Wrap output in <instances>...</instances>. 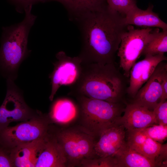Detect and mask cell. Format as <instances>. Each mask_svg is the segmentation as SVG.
<instances>
[{
    "instance_id": "1",
    "label": "cell",
    "mask_w": 167,
    "mask_h": 167,
    "mask_svg": "<svg viewBox=\"0 0 167 167\" xmlns=\"http://www.w3.org/2000/svg\"><path fill=\"white\" fill-rule=\"evenodd\" d=\"M125 17L107 5L71 18L81 32L82 45L79 56L83 63H115L122 36L127 29Z\"/></svg>"
},
{
    "instance_id": "2",
    "label": "cell",
    "mask_w": 167,
    "mask_h": 167,
    "mask_svg": "<svg viewBox=\"0 0 167 167\" xmlns=\"http://www.w3.org/2000/svg\"><path fill=\"white\" fill-rule=\"evenodd\" d=\"M126 78L115 63H84L77 81L71 86L70 94L114 103L126 104Z\"/></svg>"
},
{
    "instance_id": "3",
    "label": "cell",
    "mask_w": 167,
    "mask_h": 167,
    "mask_svg": "<svg viewBox=\"0 0 167 167\" xmlns=\"http://www.w3.org/2000/svg\"><path fill=\"white\" fill-rule=\"evenodd\" d=\"M32 6L26 8L21 22L3 27L0 48V70L7 79L14 80L19 67L29 55L28 37L36 16L31 13Z\"/></svg>"
},
{
    "instance_id": "4",
    "label": "cell",
    "mask_w": 167,
    "mask_h": 167,
    "mask_svg": "<svg viewBox=\"0 0 167 167\" xmlns=\"http://www.w3.org/2000/svg\"><path fill=\"white\" fill-rule=\"evenodd\" d=\"M75 96L80 112L81 127L96 138L116 122L125 108L123 103H112L84 96Z\"/></svg>"
},
{
    "instance_id": "5",
    "label": "cell",
    "mask_w": 167,
    "mask_h": 167,
    "mask_svg": "<svg viewBox=\"0 0 167 167\" xmlns=\"http://www.w3.org/2000/svg\"><path fill=\"white\" fill-rule=\"evenodd\" d=\"M55 136L65 153L67 167H79L83 161L95 157L96 138L81 127L62 130Z\"/></svg>"
},
{
    "instance_id": "6",
    "label": "cell",
    "mask_w": 167,
    "mask_h": 167,
    "mask_svg": "<svg viewBox=\"0 0 167 167\" xmlns=\"http://www.w3.org/2000/svg\"><path fill=\"white\" fill-rule=\"evenodd\" d=\"M158 28H136L128 25L123 35L117 53L120 59V67L126 78L130 76V70L141 55L145 45L151 39Z\"/></svg>"
},
{
    "instance_id": "7",
    "label": "cell",
    "mask_w": 167,
    "mask_h": 167,
    "mask_svg": "<svg viewBox=\"0 0 167 167\" xmlns=\"http://www.w3.org/2000/svg\"><path fill=\"white\" fill-rule=\"evenodd\" d=\"M51 121L49 116L36 115L29 121L7 126L0 131V137L6 146L12 148L18 145L46 138Z\"/></svg>"
},
{
    "instance_id": "8",
    "label": "cell",
    "mask_w": 167,
    "mask_h": 167,
    "mask_svg": "<svg viewBox=\"0 0 167 167\" xmlns=\"http://www.w3.org/2000/svg\"><path fill=\"white\" fill-rule=\"evenodd\" d=\"M7 92L0 107V131L13 122L26 121L37 115L25 103L14 80L7 79Z\"/></svg>"
},
{
    "instance_id": "9",
    "label": "cell",
    "mask_w": 167,
    "mask_h": 167,
    "mask_svg": "<svg viewBox=\"0 0 167 167\" xmlns=\"http://www.w3.org/2000/svg\"><path fill=\"white\" fill-rule=\"evenodd\" d=\"M56 57L57 60L54 63V70L49 76L51 84L49 99L51 101L61 86H71L75 83L81 74L83 65L79 56L71 57L63 51L58 53Z\"/></svg>"
},
{
    "instance_id": "10",
    "label": "cell",
    "mask_w": 167,
    "mask_h": 167,
    "mask_svg": "<svg viewBox=\"0 0 167 167\" xmlns=\"http://www.w3.org/2000/svg\"><path fill=\"white\" fill-rule=\"evenodd\" d=\"M127 144L154 162L156 167L167 165V144H162L147 135L141 129L127 130Z\"/></svg>"
},
{
    "instance_id": "11",
    "label": "cell",
    "mask_w": 167,
    "mask_h": 167,
    "mask_svg": "<svg viewBox=\"0 0 167 167\" xmlns=\"http://www.w3.org/2000/svg\"><path fill=\"white\" fill-rule=\"evenodd\" d=\"M166 68V63L163 61L160 62L144 85L139 90L132 99L131 103L153 111L161 101L162 94V76L163 71Z\"/></svg>"
},
{
    "instance_id": "12",
    "label": "cell",
    "mask_w": 167,
    "mask_h": 167,
    "mask_svg": "<svg viewBox=\"0 0 167 167\" xmlns=\"http://www.w3.org/2000/svg\"><path fill=\"white\" fill-rule=\"evenodd\" d=\"M167 60V58L164 54H160L146 56L144 59L136 62L130 71L129 84L127 89V94L133 98L150 78L157 65Z\"/></svg>"
},
{
    "instance_id": "13",
    "label": "cell",
    "mask_w": 167,
    "mask_h": 167,
    "mask_svg": "<svg viewBox=\"0 0 167 167\" xmlns=\"http://www.w3.org/2000/svg\"><path fill=\"white\" fill-rule=\"evenodd\" d=\"M125 130L122 125L116 121L104 131L94 145L95 157L113 156L126 142Z\"/></svg>"
},
{
    "instance_id": "14",
    "label": "cell",
    "mask_w": 167,
    "mask_h": 167,
    "mask_svg": "<svg viewBox=\"0 0 167 167\" xmlns=\"http://www.w3.org/2000/svg\"><path fill=\"white\" fill-rule=\"evenodd\" d=\"M124 114L117 120L127 130L141 129L157 124L152 111L132 103L126 104Z\"/></svg>"
},
{
    "instance_id": "15",
    "label": "cell",
    "mask_w": 167,
    "mask_h": 167,
    "mask_svg": "<svg viewBox=\"0 0 167 167\" xmlns=\"http://www.w3.org/2000/svg\"><path fill=\"white\" fill-rule=\"evenodd\" d=\"M48 136L12 148L10 155L14 167H33Z\"/></svg>"
},
{
    "instance_id": "16",
    "label": "cell",
    "mask_w": 167,
    "mask_h": 167,
    "mask_svg": "<svg viewBox=\"0 0 167 167\" xmlns=\"http://www.w3.org/2000/svg\"><path fill=\"white\" fill-rule=\"evenodd\" d=\"M67 167L64 151L55 136L49 135L37 158L35 167Z\"/></svg>"
},
{
    "instance_id": "17",
    "label": "cell",
    "mask_w": 167,
    "mask_h": 167,
    "mask_svg": "<svg viewBox=\"0 0 167 167\" xmlns=\"http://www.w3.org/2000/svg\"><path fill=\"white\" fill-rule=\"evenodd\" d=\"M153 6L150 5L145 10L136 6L131 10L125 17V23L128 25L143 28H160L162 31H167V24L159 17L158 14L153 11Z\"/></svg>"
},
{
    "instance_id": "18",
    "label": "cell",
    "mask_w": 167,
    "mask_h": 167,
    "mask_svg": "<svg viewBox=\"0 0 167 167\" xmlns=\"http://www.w3.org/2000/svg\"><path fill=\"white\" fill-rule=\"evenodd\" d=\"M117 167H156L152 160L131 147L126 142L113 155Z\"/></svg>"
},
{
    "instance_id": "19",
    "label": "cell",
    "mask_w": 167,
    "mask_h": 167,
    "mask_svg": "<svg viewBox=\"0 0 167 167\" xmlns=\"http://www.w3.org/2000/svg\"><path fill=\"white\" fill-rule=\"evenodd\" d=\"M77 112V107L72 101L67 98H61L54 103L49 116L51 121L65 124L73 120Z\"/></svg>"
},
{
    "instance_id": "20",
    "label": "cell",
    "mask_w": 167,
    "mask_h": 167,
    "mask_svg": "<svg viewBox=\"0 0 167 167\" xmlns=\"http://www.w3.org/2000/svg\"><path fill=\"white\" fill-rule=\"evenodd\" d=\"M62 4L69 11L71 17L87 11L103 9L107 6L106 0H51Z\"/></svg>"
},
{
    "instance_id": "21",
    "label": "cell",
    "mask_w": 167,
    "mask_h": 167,
    "mask_svg": "<svg viewBox=\"0 0 167 167\" xmlns=\"http://www.w3.org/2000/svg\"><path fill=\"white\" fill-rule=\"evenodd\" d=\"M167 52V31L157 30L148 42L142 53L144 56L164 54Z\"/></svg>"
},
{
    "instance_id": "22",
    "label": "cell",
    "mask_w": 167,
    "mask_h": 167,
    "mask_svg": "<svg viewBox=\"0 0 167 167\" xmlns=\"http://www.w3.org/2000/svg\"><path fill=\"white\" fill-rule=\"evenodd\" d=\"M79 167H117V162L113 156L106 157H94L83 161Z\"/></svg>"
},
{
    "instance_id": "23",
    "label": "cell",
    "mask_w": 167,
    "mask_h": 167,
    "mask_svg": "<svg viewBox=\"0 0 167 167\" xmlns=\"http://www.w3.org/2000/svg\"><path fill=\"white\" fill-rule=\"evenodd\" d=\"M108 7L125 16L131 9L137 6L136 0H106Z\"/></svg>"
},
{
    "instance_id": "24",
    "label": "cell",
    "mask_w": 167,
    "mask_h": 167,
    "mask_svg": "<svg viewBox=\"0 0 167 167\" xmlns=\"http://www.w3.org/2000/svg\"><path fill=\"white\" fill-rule=\"evenodd\" d=\"M143 131L153 140L163 143L167 137V125L154 124L142 129Z\"/></svg>"
},
{
    "instance_id": "25",
    "label": "cell",
    "mask_w": 167,
    "mask_h": 167,
    "mask_svg": "<svg viewBox=\"0 0 167 167\" xmlns=\"http://www.w3.org/2000/svg\"><path fill=\"white\" fill-rule=\"evenodd\" d=\"M153 112L157 123L167 125V101H160L155 107Z\"/></svg>"
},
{
    "instance_id": "26",
    "label": "cell",
    "mask_w": 167,
    "mask_h": 167,
    "mask_svg": "<svg viewBox=\"0 0 167 167\" xmlns=\"http://www.w3.org/2000/svg\"><path fill=\"white\" fill-rule=\"evenodd\" d=\"M51 0H8L15 7L16 11L22 13L24 10L32 5L44 2Z\"/></svg>"
},
{
    "instance_id": "27",
    "label": "cell",
    "mask_w": 167,
    "mask_h": 167,
    "mask_svg": "<svg viewBox=\"0 0 167 167\" xmlns=\"http://www.w3.org/2000/svg\"><path fill=\"white\" fill-rule=\"evenodd\" d=\"M14 167L10 154H8L3 149L0 148V167Z\"/></svg>"
},
{
    "instance_id": "28",
    "label": "cell",
    "mask_w": 167,
    "mask_h": 167,
    "mask_svg": "<svg viewBox=\"0 0 167 167\" xmlns=\"http://www.w3.org/2000/svg\"><path fill=\"white\" fill-rule=\"evenodd\" d=\"M161 86L162 94L160 101H164L167 99V68L165 69L162 74Z\"/></svg>"
}]
</instances>
